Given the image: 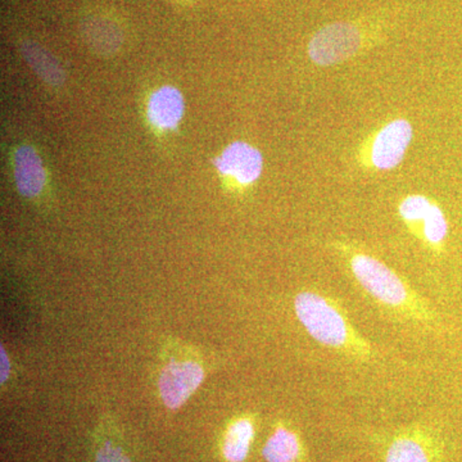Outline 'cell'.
<instances>
[{
    "label": "cell",
    "instance_id": "cell-4",
    "mask_svg": "<svg viewBox=\"0 0 462 462\" xmlns=\"http://www.w3.org/2000/svg\"><path fill=\"white\" fill-rule=\"evenodd\" d=\"M203 378V367L196 361H170L158 379V388L163 403L169 409H179L199 389Z\"/></svg>",
    "mask_w": 462,
    "mask_h": 462
},
{
    "label": "cell",
    "instance_id": "cell-14",
    "mask_svg": "<svg viewBox=\"0 0 462 462\" xmlns=\"http://www.w3.org/2000/svg\"><path fill=\"white\" fill-rule=\"evenodd\" d=\"M448 233V224L442 209L436 203H431L430 211L421 225L420 238L424 239L431 248L440 251Z\"/></svg>",
    "mask_w": 462,
    "mask_h": 462
},
{
    "label": "cell",
    "instance_id": "cell-6",
    "mask_svg": "<svg viewBox=\"0 0 462 462\" xmlns=\"http://www.w3.org/2000/svg\"><path fill=\"white\" fill-rule=\"evenodd\" d=\"M215 166L225 178L239 185H249L263 173V158L261 152L248 143L236 142L216 158Z\"/></svg>",
    "mask_w": 462,
    "mask_h": 462
},
{
    "label": "cell",
    "instance_id": "cell-1",
    "mask_svg": "<svg viewBox=\"0 0 462 462\" xmlns=\"http://www.w3.org/2000/svg\"><path fill=\"white\" fill-rule=\"evenodd\" d=\"M294 311L307 333L321 346L356 360L373 357L372 343L355 329L345 309L333 298L300 291L294 298Z\"/></svg>",
    "mask_w": 462,
    "mask_h": 462
},
{
    "label": "cell",
    "instance_id": "cell-15",
    "mask_svg": "<svg viewBox=\"0 0 462 462\" xmlns=\"http://www.w3.org/2000/svg\"><path fill=\"white\" fill-rule=\"evenodd\" d=\"M431 203L433 202L427 197L418 194V196L407 197L398 207L401 217L411 227L413 233L418 234V236H420L422 221L430 211Z\"/></svg>",
    "mask_w": 462,
    "mask_h": 462
},
{
    "label": "cell",
    "instance_id": "cell-11",
    "mask_svg": "<svg viewBox=\"0 0 462 462\" xmlns=\"http://www.w3.org/2000/svg\"><path fill=\"white\" fill-rule=\"evenodd\" d=\"M430 442L421 431H404L392 440L385 462H433Z\"/></svg>",
    "mask_w": 462,
    "mask_h": 462
},
{
    "label": "cell",
    "instance_id": "cell-8",
    "mask_svg": "<svg viewBox=\"0 0 462 462\" xmlns=\"http://www.w3.org/2000/svg\"><path fill=\"white\" fill-rule=\"evenodd\" d=\"M14 180L26 199H36L44 190L47 175L38 152L30 145H20L14 156Z\"/></svg>",
    "mask_w": 462,
    "mask_h": 462
},
{
    "label": "cell",
    "instance_id": "cell-13",
    "mask_svg": "<svg viewBox=\"0 0 462 462\" xmlns=\"http://www.w3.org/2000/svg\"><path fill=\"white\" fill-rule=\"evenodd\" d=\"M267 462H298L303 456V446L296 431L279 425L263 449Z\"/></svg>",
    "mask_w": 462,
    "mask_h": 462
},
{
    "label": "cell",
    "instance_id": "cell-9",
    "mask_svg": "<svg viewBox=\"0 0 462 462\" xmlns=\"http://www.w3.org/2000/svg\"><path fill=\"white\" fill-rule=\"evenodd\" d=\"M147 111L149 121L157 129H173L184 115L182 94L169 85L160 88L149 98Z\"/></svg>",
    "mask_w": 462,
    "mask_h": 462
},
{
    "label": "cell",
    "instance_id": "cell-18",
    "mask_svg": "<svg viewBox=\"0 0 462 462\" xmlns=\"http://www.w3.org/2000/svg\"><path fill=\"white\" fill-rule=\"evenodd\" d=\"M172 2H178V3H189L190 0H172Z\"/></svg>",
    "mask_w": 462,
    "mask_h": 462
},
{
    "label": "cell",
    "instance_id": "cell-17",
    "mask_svg": "<svg viewBox=\"0 0 462 462\" xmlns=\"http://www.w3.org/2000/svg\"><path fill=\"white\" fill-rule=\"evenodd\" d=\"M0 355H2V360H0V363H2V367H0V369H2V376H0V379H2V383H5V380L8 379L9 375V360L5 348H2Z\"/></svg>",
    "mask_w": 462,
    "mask_h": 462
},
{
    "label": "cell",
    "instance_id": "cell-12",
    "mask_svg": "<svg viewBox=\"0 0 462 462\" xmlns=\"http://www.w3.org/2000/svg\"><path fill=\"white\" fill-rule=\"evenodd\" d=\"M254 438V422L249 416L231 421L223 440V455L227 462H245Z\"/></svg>",
    "mask_w": 462,
    "mask_h": 462
},
{
    "label": "cell",
    "instance_id": "cell-3",
    "mask_svg": "<svg viewBox=\"0 0 462 462\" xmlns=\"http://www.w3.org/2000/svg\"><path fill=\"white\" fill-rule=\"evenodd\" d=\"M361 45L363 33L354 23H330L319 30L310 42L309 56L316 65H337L354 57Z\"/></svg>",
    "mask_w": 462,
    "mask_h": 462
},
{
    "label": "cell",
    "instance_id": "cell-5",
    "mask_svg": "<svg viewBox=\"0 0 462 462\" xmlns=\"http://www.w3.org/2000/svg\"><path fill=\"white\" fill-rule=\"evenodd\" d=\"M412 141V126L407 120H394L379 130L370 149V160L376 169L391 170L402 162Z\"/></svg>",
    "mask_w": 462,
    "mask_h": 462
},
{
    "label": "cell",
    "instance_id": "cell-16",
    "mask_svg": "<svg viewBox=\"0 0 462 462\" xmlns=\"http://www.w3.org/2000/svg\"><path fill=\"white\" fill-rule=\"evenodd\" d=\"M96 462H132L123 447L115 445L112 440H106L99 447L96 455Z\"/></svg>",
    "mask_w": 462,
    "mask_h": 462
},
{
    "label": "cell",
    "instance_id": "cell-10",
    "mask_svg": "<svg viewBox=\"0 0 462 462\" xmlns=\"http://www.w3.org/2000/svg\"><path fill=\"white\" fill-rule=\"evenodd\" d=\"M20 51L25 58L27 65L41 80L51 88H60L65 84L66 76L62 67L50 51L39 45L38 42L23 41L20 44Z\"/></svg>",
    "mask_w": 462,
    "mask_h": 462
},
{
    "label": "cell",
    "instance_id": "cell-2",
    "mask_svg": "<svg viewBox=\"0 0 462 462\" xmlns=\"http://www.w3.org/2000/svg\"><path fill=\"white\" fill-rule=\"evenodd\" d=\"M348 264L361 288L380 306L418 324H436L437 316L430 305L378 258L354 252L348 256Z\"/></svg>",
    "mask_w": 462,
    "mask_h": 462
},
{
    "label": "cell",
    "instance_id": "cell-7",
    "mask_svg": "<svg viewBox=\"0 0 462 462\" xmlns=\"http://www.w3.org/2000/svg\"><path fill=\"white\" fill-rule=\"evenodd\" d=\"M80 29L88 47L99 56H115L123 48V29L111 17L91 14L84 18Z\"/></svg>",
    "mask_w": 462,
    "mask_h": 462
}]
</instances>
